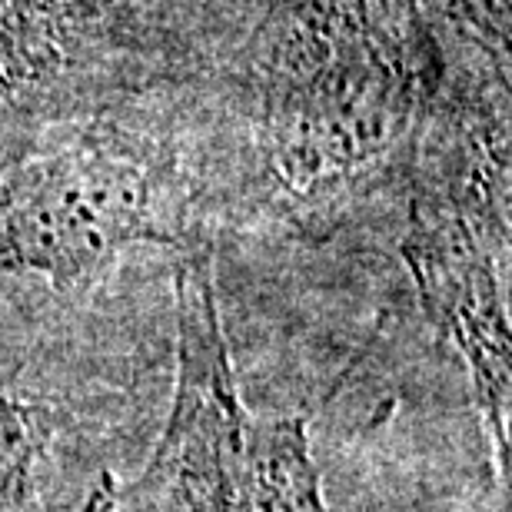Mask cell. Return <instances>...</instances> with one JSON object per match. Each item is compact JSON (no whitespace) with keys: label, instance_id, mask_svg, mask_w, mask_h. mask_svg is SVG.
Returning a JSON list of instances; mask_svg holds the SVG:
<instances>
[{"label":"cell","instance_id":"5","mask_svg":"<svg viewBox=\"0 0 512 512\" xmlns=\"http://www.w3.org/2000/svg\"><path fill=\"white\" fill-rule=\"evenodd\" d=\"M120 0H0V170L100 97L127 54Z\"/></svg>","mask_w":512,"mask_h":512},{"label":"cell","instance_id":"2","mask_svg":"<svg viewBox=\"0 0 512 512\" xmlns=\"http://www.w3.org/2000/svg\"><path fill=\"white\" fill-rule=\"evenodd\" d=\"M509 84L443 64L416 124L403 260L429 323L473 380L509 483L512 353L503 293L509 253Z\"/></svg>","mask_w":512,"mask_h":512},{"label":"cell","instance_id":"7","mask_svg":"<svg viewBox=\"0 0 512 512\" xmlns=\"http://www.w3.org/2000/svg\"><path fill=\"white\" fill-rule=\"evenodd\" d=\"M419 4L423 0H409L413 10ZM449 14L479 50H486L489 60L509 64V0H449Z\"/></svg>","mask_w":512,"mask_h":512},{"label":"cell","instance_id":"3","mask_svg":"<svg viewBox=\"0 0 512 512\" xmlns=\"http://www.w3.org/2000/svg\"><path fill=\"white\" fill-rule=\"evenodd\" d=\"M87 512H326L303 419H260L240 399L207 247L177 266V386L160 443Z\"/></svg>","mask_w":512,"mask_h":512},{"label":"cell","instance_id":"4","mask_svg":"<svg viewBox=\"0 0 512 512\" xmlns=\"http://www.w3.org/2000/svg\"><path fill=\"white\" fill-rule=\"evenodd\" d=\"M197 190L157 143L97 124L0 170V276L94 283L133 243L190 247Z\"/></svg>","mask_w":512,"mask_h":512},{"label":"cell","instance_id":"6","mask_svg":"<svg viewBox=\"0 0 512 512\" xmlns=\"http://www.w3.org/2000/svg\"><path fill=\"white\" fill-rule=\"evenodd\" d=\"M57 429L54 409L0 393V512H44L37 463Z\"/></svg>","mask_w":512,"mask_h":512},{"label":"cell","instance_id":"1","mask_svg":"<svg viewBox=\"0 0 512 512\" xmlns=\"http://www.w3.org/2000/svg\"><path fill=\"white\" fill-rule=\"evenodd\" d=\"M443 54L409 0H270L247 47V207L326 240L406 180Z\"/></svg>","mask_w":512,"mask_h":512}]
</instances>
